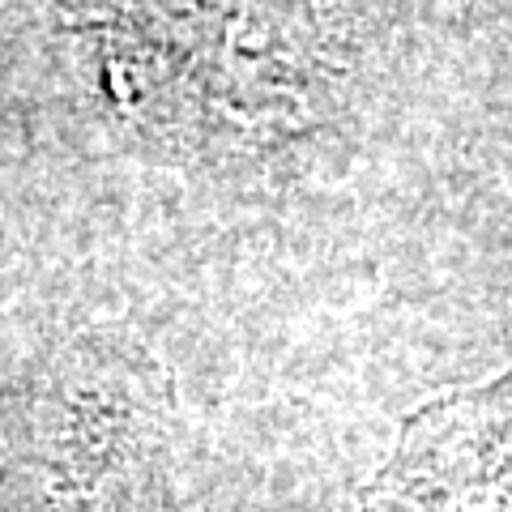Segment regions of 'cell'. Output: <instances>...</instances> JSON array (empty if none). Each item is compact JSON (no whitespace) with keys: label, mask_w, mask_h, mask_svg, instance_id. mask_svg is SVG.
<instances>
[{"label":"cell","mask_w":512,"mask_h":512,"mask_svg":"<svg viewBox=\"0 0 512 512\" xmlns=\"http://www.w3.org/2000/svg\"><path fill=\"white\" fill-rule=\"evenodd\" d=\"M359 512H512V372L406 419Z\"/></svg>","instance_id":"obj_1"}]
</instances>
